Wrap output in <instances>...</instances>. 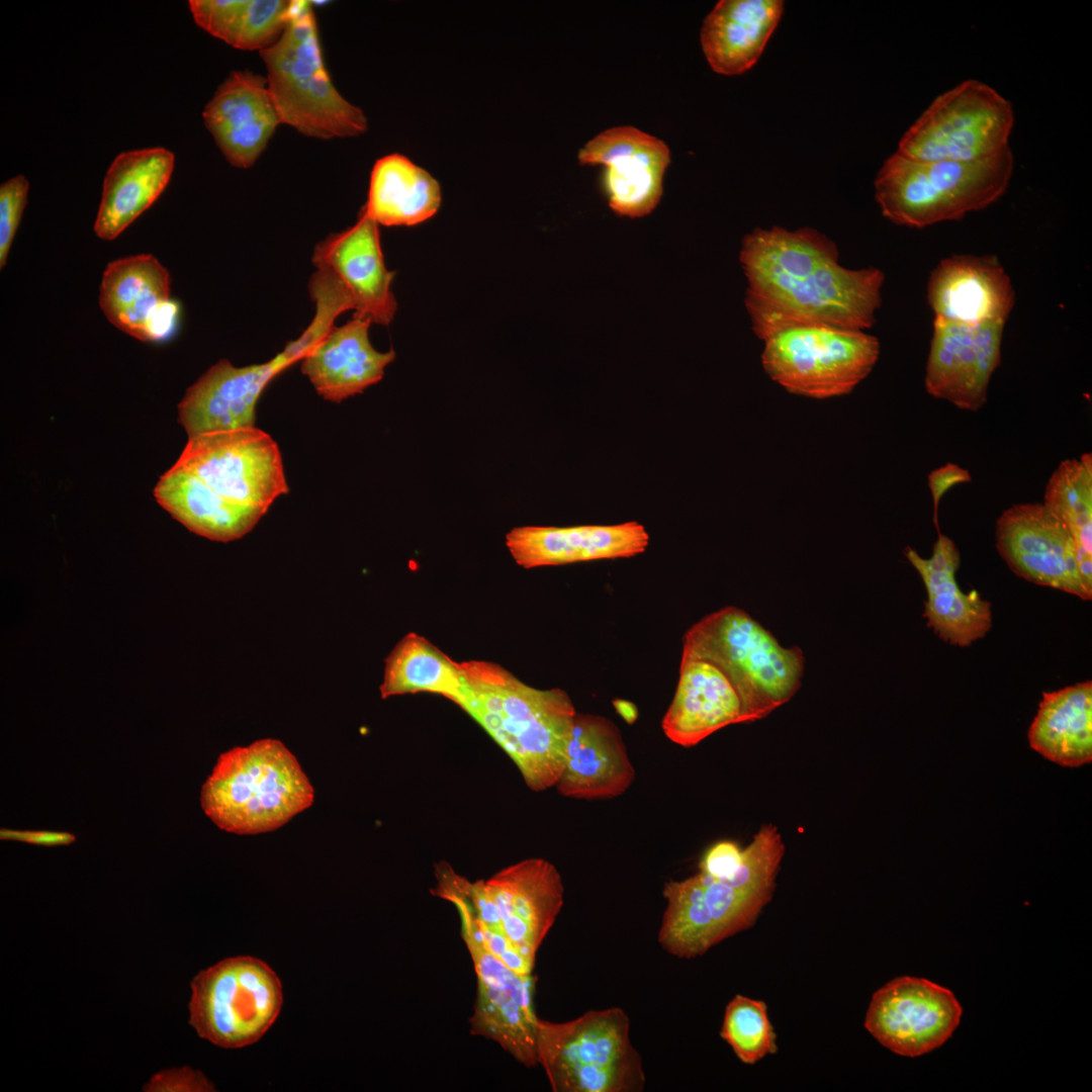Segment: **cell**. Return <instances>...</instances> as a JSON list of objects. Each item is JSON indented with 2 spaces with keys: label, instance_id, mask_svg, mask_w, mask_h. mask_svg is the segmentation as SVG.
<instances>
[{
  "label": "cell",
  "instance_id": "cell-1",
  "mask_svg": "<svg viewBox=\"0 0 1092 1092\" xmlns=\"http://www.w3.org/2000/svg\"><path fill=\"white\" fill-rule=\"evenodd\" d=\"M748 286L745 306L762 341L794 326L863 331L876 322L884 273L838 263L835 244L812 229H756L739 257Z\"/></svg>",
  "mask_w": 1092,
  "mask_h": 1092
},
{
  "label": "cell",
  "instance_id": "cell-2",
  "mask_svg": "<svg viewBox=\"0 0 1092 1092\" xmlns=\"http://www.w3.org/2000/svg\"><path fill=\"white\" fill-rule=\"evenodd\" d=\"M461 666L468 684L461 709L511 757L527 787H555L576 714L566 692L533 688L487 661Z\"/></svg>",
  "mask_w": 1092,
  "mask_h": 1092
},
{
  "label": "cell",
  "instance_id": "cell-3",
  "mask_svg": "<svg viewBox=\"0 0 1092 1092\" xmlns=\"http://www.w3.org/2000/svg\"><path fill=\"white\" fill-rule=\"evenodd\" d=\"M784 851L777 827L763 825L743 849L734 875L713 878L699 872L666 882L658 931L662 948L679 959H694L752 926L771 899Z\"/></svg>",
  "mask_w": 1092,
  "mask_h": 1092
},
{
  "label": "cell",
  "instance_id": "cell-4",
  "mask_svg": "<svg viewBox=\"0 0 1092 1092\" xmlns=\"http://www.w3.org/2000/svg\"><path fill=\"white\" fill-rule=\"evenodd\" d=\"M314 790L295 755L274 738L221 753L201 787L205 815L239 835L274 831L309 808Z\"/></svg>",
  "mask_w": 1092,
  "mask_h": 1092
},
{
  "label": "cell",
  "instance_id": "cell-5",
  "mask_svg": "<svg viewBox=\"0 0 1092 1092\" xmlns=\"http://www.w3.org/2000/svg\"><path fill=\"white\" fill-rule=\"evenodd\" d=\"M681 657L716 664L734 686L747 722L759 720L797 693L805 658L784 647L748 613L729 606L705 616L685 634Z\"/></svg>",
  "mask_w": 1092,
  "mask_h": 1092
},
{
  "label": "cell",
  "instance_id": "cell-6",
  "mask_svg": "<svg viewBox=\"0 0 1092 1092\" xmlns=\"http://www.w3.org/2000/svg\"><path fill=\"white\" fill-rule=\"evenodd\" d=\"M1013 170L1010 148L976 161H916L896 152L876 177L875 196L891 221L924 228L991 205L1006 192Z\"/></svg>",
  "mask_w": 1092,
  "mask_h": 1092
},
{
  "label": "cell",
  "instance_id": "cell-7",
  "mask_svg": "<svg viewBox=\"0 0 1092 1092\" xmlns=\"http://www.w3.org/2000/svg\"><path fill=\"white\" fill-rule=\"evenodd\" d=\"M260 55L282 124L324 140L366 131L365 114L339 93L326 69L310 2L294 1L285 29Z\"/></svg>",
  "mask_w": 1092,
  "mask_h": 1092
},
{
  "label": "cell",
  "instance_id": "cell-8",
  "mask_svg": "<svg viewBox=\"0 0 1092 1092\" xmlns=\"http://www.w3.org/2000/svg\"><path fill=\"white\" fill-rule=\"evenodd\" d=\"M537 1059L554 1092H638L645 1075L618 1007L566 1022L538 1019Z\"/></svg>",
  "mask_w": 1092,
  "mask_h": 1092
},
{
  "label": "cell",
  "instance_id": "cell-9",
  "mask_svg": "<svg viewBox=\"0 0 1092 1092\" xmlns=\"http://www.w3.org/2000/svg\"><path fill=\"white\" fill-rule=\"evenodd\" d=\"M763 342L766 374L787 391L816 399L852 391L880 356L876 337L829 326L789 327Z\"/></svg>",
  "mask_w": 1092,
  "mask_h": 1092
},
{
  "label": "cell",
  "instance_id": "cell-10",
  "mask_svg": "<svg viewBox=\"0 0 1092 1092\" xmlns=\"http://www.w3.org/2000/svg\"><path fill=\"white\" fill-rule=\"evenodd\" d=\"M189 1023L197 1034L223 1049L257 1042L278 1017L283 993L276 973L263 961L228 958L191 981Z\"/></svg>",
  "mask_w": 1092,
  "mask_h": 1092
},
{
  "label": "cell",
  "instance_id": "cell-11",
  "mask_svg": "<svg viewBox=\"0 0 1092 1092\" xmlns=\"http://www.w3.org/2000/svg\"><path fill=\"white\" fill-rule=\"evenodd\" d=\"M1012 106L989 85L966 80L936 97L899 142L916 161H976L1009 148Z\"/></svg>",
  "mask_w": 1092,
  "mask_h": 1092
},
{
  "label": "cell",
  "instance_id": "cell-12",
  "mask_svg": "<svg viewBox=\"0 0 1092 1092\" xmlns=\"http://www.w3.org/2000/svg\"><path fill=\"white\" fill-rule=\"evenodd\" d=\"M175 464L231 503L264 515L289 491L277 443L256 427L188 438Z\"/></svg>",
  "mask_w": 1092,
  "mask_h": 1092
},
{
  "label": "cell",
  "instance_id": "cell-13",
  "mask_svg": "<svg viewBox=\"0 0 1092 1092\" xmlns=\"http://www.w3.org/2000/svg\"><path fill=\"white\" fill-rule=\"evenodd\" d=\"M962 1013L949 989L904 976L874 993L864 1027L893 1053L918 1057L943 1044L960 1024Z\"/></svg>",
  "mask_w": 1092,
  "mask_h": 1092
},
{
  "label": "cell",
  "instance_id": "cell-14",
  "mask_svg": "<svg viewBox=\"0 0 1092 1092\" xmlns=\"http://www.w3.org/2000/svg\"><path fill=\"white\" fill-rule=\"evenodd\" d=\"M996 548L1013 573L1042 586L1090 601L1074 539L1043 503L1018 504L997 520Z\"/></svg>",
  "mask_w": 1092,
  "mask_h": 1092
},
{
  "label": "cell",
  "instance_id": "cell-15",
  "mask_svg": "<svg viewBox=\"0 0 1092 1092\" xmlns=\"http://www.w3.org/2000/svg\"><path fill=\"white\" fill-rule=\"evenodd\" d=\"M306 353V345L298 338L262 364L237 367L220 360L212 365L178 404V421L188 438L255 427L256 405L265 387Z\"/></svg>",
  "mask_w": 1092,
  "mask_h": 1092
},
{
  "label": "cell",
  "instance_id": "cell-16",
  "mask_svg": "<svg viewBox=\"0 0 1092 1092\" xmlns=\"http://www.w3.org/2000/svg\"><path fill=\"white\" fill-rule=\"evenodd\" d=\"M1005 325L970 326L933 318L924 385L933 397L977 412L1001 363Z\"/></svg>",
  "mask_w": 1092,
  "mask_h": 1092
},
{
  "label": "cell",
  "instance_id": "cell-17",
  "mask_svg": "<svg viewBox=\"0 0 1092 1092\" xmlns=\"http://www.w3.org/2000/svg\"><path fill=\"white\" fill-rule=\"evenodd\" d=\"M581 165H603V187L610 207L619 215L650 213L662 195L668 147L633 126L609 128L587 142L578 153Z\"/></svg>",
  "mask_w": 1092,
  "mask_h": 1092
},
{
  "label": "cell",
  "instance_id": "cell-18",
  "mask_svg": "<svg viewBox=\"0 0 1092 1092\" xmlns=\"http://www.w3.org/2000/svg\"><path fill=\"white\" fill-rule=\"evenodd\" d=\"M378 225L361 210L352 226L320 242L311 260L343 289L355 314L387 326L397 308L391 291L395 273L385 266Z\"/></svg>",
  "mask_w": 1092,
  "mask_h": 1092
},
{
  "label": "cell",
  "instance_id": "cell-19",
  "mask_svg": "<svg viewBox=\"0 0 1092 1092\" xmlns=\"http://www.w3.org/2000/svg\"><path fill=\"white\" fill-rule=\"evenodd\" d=\"M99 305L114 327L141 341L167 340L177 328L179 306L171 299L170 274L151 254L108 263Z\"/></svg>",
  "mask_w": 1092,
  "mask_h": 1092
},
{
  "label": "cell",
  "instance_id": "cell-20",
  "mask_svg": "<svg viewBox=\"0 0 1092 1092\" xmlns=\"http://www.w3.org/2000/svg\"><path fill=\"white\" fill-rule=\"evenodd\" d=\"M926 297L934 318L970 326L1005 325L1016 298L1009 275L992 255L943 258L929 275Z\"/></svg>",
  "mask_w": 1092,
  "mask_h": 1092
},
{
  "label": "cell",
  "instance_id": "cell-21",
  "mask_svg": "<svg viewBox=\"0 0 1092 1092\" xmlns=\"http://www.w3.org/2000/svg\"><path fill=\"white\" fill-rule=\"evenodd\" d=\"M485 882L507 937L526 959L535 963L536 953L564 902L558 870L544 858H527L500 870Z\"/></svg>",
  "mask_w": 1092,
  "mask_h": 1092
},
{
  "label": "cell",
  "instance_id": "cell-22",
  "mask_svg": "<svg viewBox=\"0 0 1092 1092\" xmlns=\"http://www.w3.org/2000/svg\"><path fill=\"white\" fill-rule=\"evenodd\" d=\"M204 124L229 161L250 168L281 123L267 79L251 71H233L202 112Z\"/></svg>",
  "mask_w": 1092,
  "mask_h": 1092
},
{
  "label": "cell",
  "instance_id": "cell-23",
  "mask_svg": "<svg viewBox=\"0 0 1092 1092\" xmlns=\"http://www.w3.org/2000/svg\"><path fill=\"white\" fill-rule=\"evenodd\" d=\"M904 553L925 586L927 626L941 640L959 647L984 638L992 628L991 604L976 589L966 594L960 588L956 573L961 555L956 543L938 532L930 557L920 556L911 547Z\"/></svg>",
  "mask_w": 1092,
  "mask_h": 1092
},
{
  "label": "cell",
  "instance_id": "cell-24",
  "mask_svg": "<svg viewBox=\"0 0 1092 1092\" xmlns=\"http://www.w3.org/2000/svg\"><path fill=\"white\" fill-rule=\"evenodd\" d=\"M649 534L638 522L572 527L522 526L506 535V545L524 568L629 558L644 552Z\"/></svg>",
  "mask_w": 1092,
  "mask_h": 1092
},
{
  "label": "cell",
  "instance_id": "cell-25",
  "mask_svg": "<svg viewBox=\"0 0 1092 1092\" xmlns=\"http://www.w3.org/2000/svg\"><path fill=\"white\" fill-rule=\"evenodd\" d=\"M634 779L635 769L617 725L603 716L576 712L555 785L560 795L611 799L623 795Z\"/></svg>",
  "mask_w": 1092,
  "mask_h": 1092
},
{
  "label": "cell",
  "instance_id": "cell-26",
  "mask_svg": "<svg viewBox=\"0 0 1092 1092\" xmlns=\"http://www.w3.org/2000/svg\"><path fill=\"white\" fill-rule=\"evenodd\" d=\"M737 723L746 720L727 675L708 660L681 657L676 689L662 718L665 736L679 746L691 747Z\"/></svg>",
  "mask_w": 1092,
  "mask_h": 1092
},
{
  "label": "cell",
  "instance_id": "cell-27",
  "mask_svg": "<svg viewBox=\"0 0 1092 1092\" xmlns=\"http://www.w3.org/2000/svg\"><path fill=\"white\" fill-rule=\"evenodd\" d=\"M371 321L355 314L334 327L301 360V372L326 400H342L362 393L380 381L395 352L377 351L369 340Z\"/></svg>",
  "mask_w": 1092,
  "mask_h": 1092
},
{
  "label": "cell",
  "instance_id": "cell-28",
  "mask_svg": "<svg viewBox=\"0 0 1092 1092\" xmlns=\"http://www.w3.org/2000/svg\"><path fill=\"white\" fill-rule=\"evenodd\" d=\"M784 10L781 0H721L701 29L704 55L718 74L739 75L760 58Z\"/></svg>",
  "mask_w": 1092,
  "mask_h": 1092
},
{
  "label": "cell",
  "instance_id": "cell-29",
  "mask_svg": "<svg viewBox=\"0 0 1092 1092\" xmlns=\"http://www.w3.org/2000/svg\"><path fill=\"white\" fill-rule=\"evenodd\" d=\"M175 157L165 148L122 152L103 181L94 232L112 241L147 210L167 187Z\"/></svg>",
  "mask_w": 1092,
  "mask_h": 1092
},
{
  "label": "cell",
  "instance_id": "cell-30",
  "mask_svg": "<svg viewBox=\"0 0 1092 1092\" xmlns=\"http://www.w3.org/2000/svg\"><path fill=\"white\" fill-rule=\"evenodd\" d=\"M154 495L188 530L212 541L240 539L264 516L260 511L231 503L176 464L159 478Z\"/></svg>",
  "mask_w": 1092,
  "mask_h": 1092
},
{
  "label": "cell",
  "instance_id": "cell-31",
  "mask_svg": "<svg viewBox=\"0 0 1092 1092\" xmlns=\"http://www.w3.org/2000/svg\"><path fill=\"white\" fill-rule=\"evenodd\" d=\"M1030 747L1067 767L1092 760V681L1043 693L1028 730Z\"/></svg>",
  "mask_w": 1092,
  "mask_h": 1092
},
{
  "label": "cell",
  "instance_id": "cell-32",
  "mask_svg": "<svg viewBox=\"0 0 1092 1092\" xmlns=\"http://www.w3.org/2000/svg\"><path fill=\"white\" fill-rule=\"evenodd\" d=\"M441 200L440 185L429 172L403 155L390 154L373 165L361 210L378 224L411 226L434 216Z\"/></svg>",
  "mask_w": 1092,
  "mask_h": 1092
},
{
  "label": "cell",
  "instance_id": "cell-33",
  "mask_svg": "<svg viewBox=\"0 0 1092 1092\" xmlns=\"http://www.w3.org/2000/svg\"><path fill=\"white\" fill-rule=\"evenodd\" d=\"M380 696L433 693L460 708L468 694V684L461 663L416 633L405 635L385 659Z\"/></svg>",
  "mask_w": 1092,
  "mask_h": 1092
},
{
  "label": "cell",
  "instance_id": "cell-34",
  "mask_svg": "<svg viewBox=\"0 0 1092 1092\" xmlns=\"http://www.w3.org/2000/svg\"><path fill=\"white\" fill-rule=\"evenodd\" d=\"M294 1L191 0L196 24L228 44L260 52L273 44L288 24Z\"/></svg>",
  "mask_w": 1092,
  "mask_h": 1092
},
{
  "label": "cell",
  "instance_id": "cell-35",
  "mask_svg": "<svg viewBox=\"0 0 1092 1092\" xmlns=\"http://www.w3.org/2000/svg\"><path fill=\"white\" fill-rule=\"evenodd\" d=\"M529 1008L510 992L477 979L470 1033L495 1041L526 1067L538 1065L537 1023Z\"/></svg>",
  "mask_w": 1092,
  "mask_h": 1092
},
{
  "label": "cell",
  "instance_id": "cell-36",
  "mask_svg": "<svg viewBox=\"0 0 1092 1092\" xmlns=\"http://www.w3.org/2000/svg\"><path fill=\"white\" fill-rule=\"evenodd\" d=\"M1043 505L1068 528L1081 575L1092 590V454L1066 459L1048 480Z\"/></svg>",
  "mask_w": 1092,
  "mask_h": 1092
},
{
  "label": "cell",
  "instance_id": "cell-37",
  "mask_svg": "<svg viewBox=\"0 0 1092 1092\" xmlns=\"http://www.w3.org/2000/svg\"><path fill=\"white\" fill-rule=\"evenodd\" d=\"M720 1035L743 1064L753 1065L778 1051L766 1004L743 995L727 1004Z\"/></svg>",
  "mask_w": 1092,
  "mask_h": 1092
},
{
  "label": "cell",
  "instance_id": "cell-38",
  "mask_svg": "<svg viewBox=\"0 0 1092 1092\" xmlns=\"http://www.w3.org/2000/svg\"><path fill=\"white\" fill-rule=\"evenodd\" d=\"M29 183L23 175H17L0 186V268L2 269L17 232L27 202Z\"/></svg>",
  "mask_w": 1092,
  "mask_h": 1092
},
{
  "label": "cell",
  "instance_id": "cell-39",
  "mask_svg": "<svg viewBox=\"0 0 1092 1092\" xmlns=\"http://www.w3.org/2000/svg\"><path fill=\"white\" fill-rule=\"evenodd\" d=\"M144 1091L209 1092L215 1088L201 1072L183 1067L157 1073L144 1086Z\"/></svg>",
  "mask_w": 1092,
  "mask_h": 1092
},
{
  "label": "cell",
  "instance_id": "cell-40",
  "mask_svg": "<svg viewBox=\"0 0 1092 1092\" xmlns=\"http://www.w3.org/2000/svg\"><path fill=\"white\" fill-rule=\"evenodd\" d=\"M743 860V849L729 840L713 844L700 861V872L713 878H728L734 875Z\"/></svg>",
  "mask_w": 1092,
  "mask_h": 1092
},
{
  "label": "cell",
  "instance_id": "cell-41",
  "mask_svg": "<svg viewBox=\"0 0 1092 1092\" xmlns=\"http://www.w3.org/2000/svg\"><path fill=\"white\" fill-rule=\"evenodd\" d=\"M972 476L969 470L954 463H947L932 470L927 477L928 487L931 492L934 511V523L937 526V510L942 496L953 486L970 482Z\"/></svg>",
  "mask_w": 1092,
  "mask_h": 1092
},
{
  "label": "cell",
  "instance_id": "cell-42",
  "mask_svg": "<svg viewBox=\"0 0 1092 1092\" xmlns=\"http://www.w3.org/2000/svg\"><path fill=\"white\" fill-rule=\"evenodd\" d=\"M0 837L1 839L16 840L42 846L68 845L76 839L74 834L63 831L11 830L7 828L1 829Z\"/></svg>",
  "mask_w": 1092,
  "mask_h": 1092
},
{
  "label": "cell",
  "instance_id": "cell-43",
  "mask_svg": "<svg viewBox=\"0 0 1092 1092\" xmlns=\"http://www.w3.org/2000/svg\"><path fill=\"white\" fill-rule=\"evenodd\" d=\"M613 706L617 713L628 723L633 724L638 718V710L636 706L629 701L623 699H616L613 701Z\"/></svg>",
  "mask_w": 1092,
  "mask_h": 1092
}]
</instances>
